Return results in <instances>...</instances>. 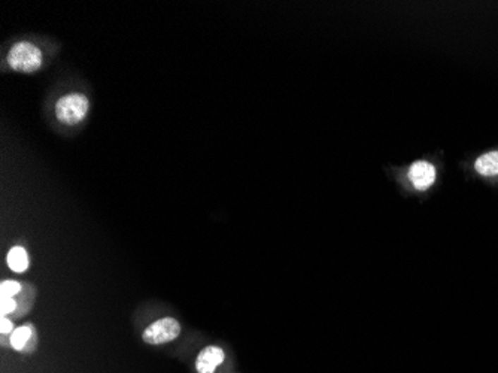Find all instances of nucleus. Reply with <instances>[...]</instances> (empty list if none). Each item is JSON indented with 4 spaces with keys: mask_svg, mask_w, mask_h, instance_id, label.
Returning <instances> with one entry per match:
<instances>
[{
    "mask_svg": "<svg viewBox=\"0 0 498 373\" xmlns=\"http://www.w3.org/2000/svg\"><path fill=\"white\" fill-rule=\"evenodd\" d=\"M42 60V51L28 41L14 44L8 53V64L17 72H36L41 69Z\"/></svg>",
    "mask_w": 498,
    "mask_h": 373,
    "instance_id": "obj_1",
    "label": "nucleus"
},
{
    "mask_svg": "<svg viewBox=\"0 0 498 373\" xmlns=\"http://www.w3.org/2000/svg\"><path fill=\"white\" fill-rule=\"evenodd\" d=\"M90 102L83 93H71L63 96L56 104V117L63 124H76L85 118Z\"/></svg>",
    "mask_w": 498,
    "mask_h": 373,
    "instance_id": "obj_2",
    "label": "nucleus"
},
{
    "mask_svg": "<svg viewBox=\"0 0 498 373\" xmlns=\"http://www.w3.org/2000/svg\"><path fill=\"white\" fill-rule=\"evenodd\" d=\"M181 333V326L172 317L157 319L143 331L142 339L150 345H162L175 341Z\"/></svg>",
    "mask_w": 498,
    "mask_h": 373,
    "instance_id": "obj_3",
    "label": "nucleus"
},
{
    "mask_svg": "<svg viewBox=\"0 0 498 373\" xmlns=\"http://www.w3.org/2000/svg\"><path fill=\"white\" fill-rule=\"evenodd\" d=\"M409 179L416 190H427L436 181V169L428 161H418L411 166Z\"/></svg>",
    "mask_w": 498,
    "mask_h": 373,
    "instance_id": "obj_4",
    "label": "nucleus"
},
{
    "mask_svg": "<svg viewBox=\"0 0 498 373\" xmlns=\"http://www.w3.org/2000/svg\"><path fill=\"white\" fill-rule=\"evenodd\" d=\"M226 354L218 346H207L195 360V369L199 373H214L215 369L224 362Z\"/></svg>",
    "mask_w": 498,
    "mask_h": 373,
    "instance_id": "obj_5",
    "label": "nucleus"
},
{
    "mask_svg": "<svg viewBox=\"0 0 498 373\" xmlns=\"http://www.w3.org/2000/svg\"><path fill=\"white\" fill-rule=\"evenodd\" d=\"M6 262L11 270H14L17 274H23L29 267L28 251H25L23 247H14L12 250H9Z\"/></svg>",
    "mask_w": 498,
    "mask_h": 373,
    "instance_id": "obj_6",
    "label": "nucleus"
},
{
    "mask_svg": "<svg viewBox=\"0 0 498 373\" xmlns=\"http://www.w3.org/2000/svg\"><path fill=\"white\" fill-rule=\"evenodd\" d=\"M476 171L483 176L498 175V151L483 154L476 161Z\"/></svg>",
    "mask_w": 498,
    "mask_h": 373,
    "instance_id": "obj_7",
    "label": "nucleus"
},
{
    "mask_svg": "<svg viewBox=\"0 0 498 373\" xmlns=\"http://www.w3.org/2000/svg\"><path fill=\"white\" fill-rule=\"evenodd\" d=\"M33 336V329L32 326L29 324H25V326H21L18 327L17 330L12 331V336H11V346L14 350H23L25 345H28V342L30 341V338Z\"/></svg>",
    "mask_w": 498,
    "mask_h": 373,
    "instance_id": "obj_8",
    "label": "nucleus"
},
{
    "mask_svg": "<svg viewBox=\"0 0 498 373\" xmlns=\"http://www.w3.org/2000/svg\"><path fill=\"white\" fill-rule=\"evenodd\" d=\"M0 291H2V298H12L21 291V286L16 281H4Z\"/></svg>",
    "mask_w": 498,
    "mask_h": 373,
    "instance_id": "obj_9",
    "label": "nucleus"
},
{
    "mask_svg": "<svg viewBox=\"0 0 498 373\" xmlns=\"http://www.w3.org/2000/svg\"><path fill=\"white\" fill-rule=\"evenodd\" d=\"M17 310V302L12 298H2V303H0V312L2 315H8L11 312H14Z\"/></svg>",
    "mask_w": 498,
    "mask_h": 373,
    "instance_id": "obj_10",
    "label": "nucleus"
},
{
    "mask_svg": "<svg viewBox=\"0 0 498 373\" xmlns=\"http://www.w3.org/2000/svg\"><path fill=\"white\" fill-rule=\"evenodd\" d=\"M12 327H14V326H12L11 321L6 317H2V321H0V331H2L4 334L11 333Z\"/></svg>",
    "mask_w": 498,
    "mask_h": 373,
    "instance_id": "obj_11",
    "label": "nucleus"
}]
</instances>
